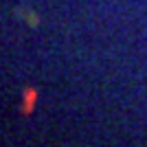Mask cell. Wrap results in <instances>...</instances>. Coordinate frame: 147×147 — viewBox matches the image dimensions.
Returning a JSON list of instances; mask_svg holds the SVG:
<instances>
[{
    "label": "cell",
    "instance_id": "6da1fadb",
    "mask_svg": "<svg viewBox=\"0 0 147 147\" xmlns=\"http://www.w3.org/2000/svg\"><path fill=\"white\" fill-rule=\"evenodd\" d=\"M35 99H37V92H35V90H26V105H24V112L31 110L29 103H31V101H35Z\"/></svg>",
    "mask_w": 147,
    "mask_h": 147
}]
</instances>
